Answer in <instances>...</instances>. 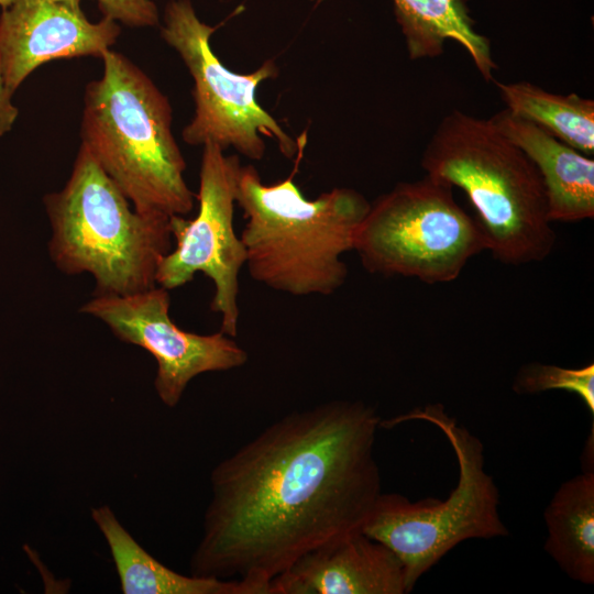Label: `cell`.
I'll return each instance as SVG.
<instances>
[{"mask_svg": "<svg viewBox=\"0 0 594 594\" xmlns=\"http://www.w3.org/2000/svg\"><path fill=\"white\" fill-rule=\"evenodd\" d=\"M381 418L360 400L283 416L218 463L193 575L272 581L306 553L360 532L382 494Z\"/></svg>", "mask_w": 594, "mask_h": 594, "instance_id": "1", "label": "cell"}, {"mask_svg": "<svg viewBox=\"0 0 594 594\" xmlns=\"http://www.w3.org/2000/svg\"><path fill=\"white\" fill-rule=\"evenodd\" d=\"M237 204L245 224L246 267L257 283L292 296H329L345 282L341 256L353 250L370 202L351 188H333L314 200L292 177L266 185L252 165L242 166Z\"/></svg>", "mask_w": 594, "mask_h": 594, "instance_id": "2", "label": "cell"}, {"mask_svg": "<svg viewBox=\"0 0 594 594\" xmlns=\"http://www.w3.org/2000/svg\"><path fill=\"white\" fill-rule=\"evenodd\" d=\"M101 59V77L85 90L81 145L136 211L188 215L195 196L167 97L124 55L109 50Z\"/></svg>", "mask_w": 594, "mask_h": 594, "instance_id": "3", "label": "cell"}, {"mask_svg": "<svg viewBox=\"0 0 594 594\" xmlns=\"http://www.w3.org/2000/svg\"><path fill=\"white\" fill-rule=\"evenodd\" d=\"M427 175L464 191L487 250L501 263L544 260L556 243L540 174L491 119L460 110L442 118L421 156Z\"/></svg>", "mask_w": 594, "mask_h": 594, "instance_id": "4", "label": "cell"}, {"mask_svg": "<svg viewBox=\"0 0 594 594\" xmlns=\"http://www.w3.org/2000/svg\"><path fill=\"white\" fill-rule=\"evenodd\" d=\"M52 228L48 254L67 275L90 274L95 295L124 296L156 286L172 250L169 217L136 211L80 145L70 176L44 197Z\"/></svg>", "mask_w": 594, "mask_h": 594, "instance_id": "5", "label": "cell"}, {"mask_svg": "<svg viewBox=\"0 0 594 594\" xmlns=\"http://www.w3.org/2000/svg\"><path fill=\"white\" fill-rule=\"evenodd\" d=\"M409 420L429 422L444 435L459 464V480L446 499L413 502L399 493H382L363 526L366 536L384 543L400 560L407 593L460 542L509 534L498 513V488L484 468L482 441L458 425L441 404L418 407L382 421L381 427Z\"/></svg>", "mask_w": 594, "mask_h": 594, "instance_id": "6", "label": "cell"}, {"mask_svg": "<svg viewBox=\"0 0 594 594\" xmlns=\"http://www.w3.org/2000/svg\"><path fill=\"white\" fill-rule=\"evenodd\" d=\"M353 250L370 273L441 284L459 277L487 244L476 218L455 201L453 187L426 174L370 202Z\"/></svg>", "mask_w": 594, "mask_h": 594, "instance_id": "7", "label": "cell"}, {"mask_svg": "<svg viewBox=\"0 0 594 594\" xmlns=\"http://www.w3.org/2000/svg\"><path fill=\"white\" fill-rule=\"evenodd\" d=\"M164 21L162 37L178 53L194 80L195 114L182 133L187 144L212 143L260 161L266 136L275 140L287 158L302 154L306 141H295L256 99L258 85L278 75L273 59L250 74L228 69L210 45L216 28L201 22L188 0L172 1Z\"/></svg>", "mask_w": 594, "mask_h": 594, "instance_id": "8", "label": "cell"}, {"mask_svg": "<svg viewBox=\"0 0 594 594\" xmlns=\"http://www.w3.org/2000/svg\"><path fill=\"white\" fill-rule=\"evenodd\" d=\"M241 167L238 155H226L212 143L202 146L198 212L193 219L169 217L175 248L156 272V285L167 290L186 285L197 273L209 277L215 286L210 309L221 315L220 331L232 338L240 317L239 274L246 263L244 244L233 227Z\"/></svg>", "mask_w": 594, "mask_h": 594, "instance_id": "9", "label": "cell"}, {"mask_svg": "<svg viewBox=\"0 0 594 594\" xmlns=\"http://www.w3.org/2000/svg\"><path fill=\"white\" fill-rule=\"evenodd\" d=\"M168 290L154 286L124 295H95L80 311L105 322L121 341L150 352L157 363L154 388L167 407H175L199 374L243 366L246 351L219 331L198 334L180 329L169 316Z\"/></svg>", "mask_w": 594, "mask_h": 594, "instance_id": "10", "label": "cell"}, {"mask_svg": "<svg viewBox=\"0 0 594 594\" xmlns=\"http://www.w3.org/2000/svg\"><path fill=\"white\" fill-rule=\"evenodd\" d=\"M81 0H15L0 15V66L13 95L43 64L62 58H101L120 28L105 18L90 22Z\"/></svg>", "mask_w": 594, "mask_h": 594, "instance_id": "11", "label": "cell"}, {"mask_svg": "<svg viewBox=\"0 0 594 594\" xmlns=\"http://www.w3.org/2000/svg\"><path fill=\"white\" fill-rule=\"evenodd\" d=\"M273 594H404L398 557L363 531L299 558L272 581Z\"/></svg>", "mask_w": 594, "mask_h": 594, "instance_id": "12", "label": "cell"}, {"mask_svg": "<svg viewBox=\"0 0 594 594\" xmlns=\"http://www.w3.org/2000/svg\"><path fill=\"white\" fill-rule=\"evenodd\" d=\"M537 167L551 222L594 217V160L505 109L491 118Z\"/></svg>", "mask_w": 594, "mask_h": 594, "instance_id": "13", "label": "cell"}, {"mask_svg": "<svg viewBox=\"0 0 594 594\" xmlns=\"http://www.w3.org/2000/svg\"><path fill=\"white\" fill-rule=\"evenodd\" d=\"M91 517L109 546L124 594H261L242 581L170 570L136 542L109 506L92 508Z\"/></svg>", "mask_w": 594, "mask_h": 594, "instance_id": "14", "label": "cell"}, {"mask_svg": "<svg viewBox=\"0 0 594 594\" xmlns=\"http://www.w3.org/2000/svg\"><path fill=\"white\" fill-rule=\"evenodd\" d=\"M395 14L411 59L443 53L447 40L468 52L481 76L493 80L498 68L486 36L477 33L464 0H393Z\"/></svg>", "mask_w": 594, "mask_h": 594, "instance_id": "15", "label": "cell"}, {"mask_svg": "<svg viewBox=\"0 0 594 594\" xmlns=\"http://www.w3.org/2000/svg\"><path fill=\"white\" fill-rule=\"evenodd\" d=\"M546 552L572 580L594 583V472L563 482L544 508Z\"/></svg>", "mask_w": 594, "mask_h": 594, "instance_id": "16", "label": "cell"}, {"mask_svg": "<svg viewBox=\"0 0 594 594\" xmlns=\"http://www.w3.org/2000/svg\"><path fill=\"white\" fill-rule=\"evenodd\" d=\"M506 109L558 140L593 156L594 101L578 94L558 95L531 82H496Z\"/></svg>", "mask_w": 594, "mask_h": 594, "instance_id": "17", "label": "cell"}, {"mask_svg": "<svg viewBox=\"0 0 594 594\" xmlns=\"http://www.w3.org/2000/svg\"><path fill=\"white\" fill-rule=\"evenodd\" d=\"M553 389L576 394L594 415V365L566 369L538 362L522 365L513 382L519 395L538 394Z\"/></svg>", "mask_w": 594, "mask_h": 594, "instance_id": "18", "label": "cell"}, {"mask_svg": "<svg viewBox=\"0 0 594 594\" xmlns=\"http://www.w3.org/2000/svg\"><path fill=\"white\" fill-rule=\"evenodd\" d=\"M105 18L130 26L158 24V11L152 0H97Z\"/></svg>", "mask_w": 594, "mask_h": 594, "instance_id": "19", "label": "cell"}, {"mask_svg": "<svg viewBox=\"0 0 594 594\" xmlns=\"http://www.w3.org/2000/svg\"><path fill=\"white\" fill-rule=\"evenodd\" d=\"M12 97L0 66V139L11 131L19 116V109L13 103Z\"/></svg>", "mask_w": 594, "mask_h": 594, "instance_id": "20", "label": "cell"}, {"mask_svg": "<svg viewBox=\"0 0 594 594\" xmlns=\"http://www.w3.org/2000/svg\"><path fill=\"white\" fill-rule=\"evenodd\" d=\"M15 0H0V7L1 9H4L9 7L11 3H13Z\"/></svg>", "mask_w": 594, "mask_h": 594, "instance_id": "21", "label": "cell"}]
</instances>
